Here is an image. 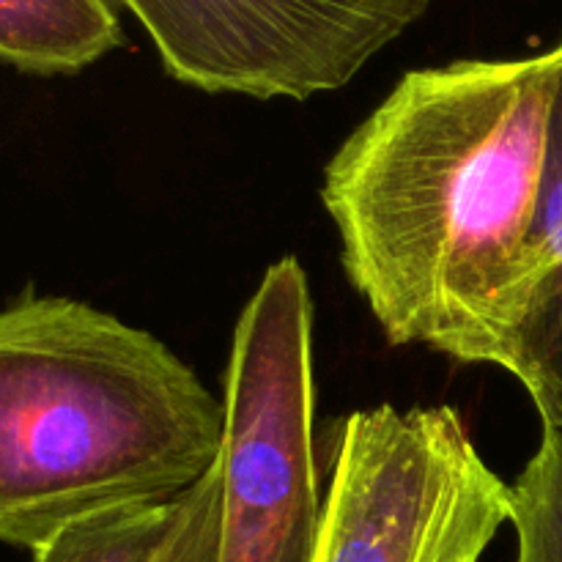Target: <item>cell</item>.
Returning a JSON list of instances; mask_svg holds the SVG:
<instances>
[{"mask_svg":"<svg viewBox=\"0 0 562 562\" xmlns=\"http://www.w3.org/2000/svg\"><path fill=\"white\" fill-rule=\"evenodd\" d=\"M223 445L225 401L157 335L69 296L0 307V543L179 503Z\"/></svg>","mask_w":562,"mask_h":562,"instance_id":"7a4b0ae2","label":"cell"},{"mask_svg":"<svg viewBox=\"0 0 562 562\" xmlns=\"http://www.w3.org/2000/svg\"><path fill=\"white\" fill-rule=\"evenodd\" d=\"M541 426V445L510 486L516 562H562V426Z\"/></svg>","mask_w":562,"mask_h":562,"instance_id":"9c48e42d","label":"cell"},{"mask_svg":"<svg viewBox=\"0 0 562 562\" xmlns=\"http://www.w3.org/2000/svg\"><path fill=\"white\" fill-rule=\"evenodd\" d=\"M510 486L453 406L393 404L338 423L313 562H481Z\"/></svg>","mask_w":562,"mask_h":562,"instance_id":"277c9868","label":"cell"},{"mask_svg":"<svg viewBox=\"0 0 562 562\" xmlns=\"http://www.w3.org/2000/svg\"><path fill=\"white\" fill-rule=\"evenodd\" d=\"M223 514V459L179 499L176 525L157 562H217Z\"/></svg>","mask_w":562,"mask_h":562,"instance_id":"30bf717a","label":"cell"},{"mask_svg":"<svg viewBox=\"0 0 562 562\" xmlns=\"http://www.w3.org/2000/svg\"><path fill=\"white\" fill-rule=\"evenodd\" d=\"M165 71L206 93L305 99L349 86L431 0H121Z\"/></svg>","mask_w":562,"mask_h":562,"instance_id":"5b68a950","label":"cell"},{"mask_svg":"<svg viewBox=\"0 0 562 562\" xmlns=\"http://www.w3.org/2000/svg\"><path fill=\"white\" fill-rule=\"evenodd\" d=\"M173 505L119 508L64 527L33 549V562H157L176 525Z\"/></svg>","mask_w":562,"mask_h":562,"instance_id":"52a82bcc","label":"cell"},{"mask_svg":"<svg viewBox=\"0 0 562 562\" xmlns=\"http://www.w3.org/2000/svg\"><path fill=\"white\" fill-rule=\"evenodd\" d=\"M121 44L110 0H0V60L27 75H77Z\"/></svg>","mask_w":562,"mask_h":562,"instance_id":"8992f818","label":"cell"},{"mask_svg":"<svg viewBox=\"0 0 562 562\" xmlns=\"http://www.w3.org/2000/svg\"><path fill=\"white\" fill-rule=\"evenodd\" d=\"M562 42L406 71L324 168L340 263L393 346L514 376Z\"/></svg>","mask_w":562,"mask_h":562,"instance_id":"6da1fadb","label":"cell"},{"mask_svg":"<svg viewBox=\"0 0 562 562\" xmlns=\"http://www.w3.org/2000/svg\"><path fill=\"white\" fill-rule=\"evenodd\" d=\"M541 322L562 324V69L549 115L536 220L527 239V322L521 338Z\"/></svg>","mask_w":562,"mask_h":562,"instance_id":"ba28073f","label":"cell"},{"mask_svg":"<svg viewBox=\"0 0 562 562\" xmlns=\"http://www.w3.org/2000/svg\"><path fill=\"white\" fill-rule=\"evenodd\" d=\"M223 401L217 562H313V300L294 256L269 263L236 322Z\"/></svg>","mask_w":562,"mask_h":562,"instance_id":"3957f363","label":"cell"},{"mask_svg":"<svg viewBox=\"0 0 562 562\" xmlns=\"http://www.w3.org/2000/svg\"><path fill=\"white\" fill-rule=\"evenodd\" d=\"M514 376L525 384L541 423L562 426V324H532L519 346Z\"/></svg>","mask_w":562,"mask_h":562,"instance_id":"8fae6325","label":"cell"}]
</instances>
